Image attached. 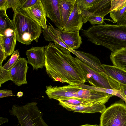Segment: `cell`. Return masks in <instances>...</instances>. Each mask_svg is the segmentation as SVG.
<instances>
[{
    "label": "cell",
    "mask_w": 126,
    "mask_h": 126,
    "mask_svg": "<svg viewBox=\"0 0 126 126\" xmlns=\"http://www.w3.org/2000/svg\"><path fill=\"white\" fill-rule=\"evenodd\" d=\"M19 52L18 50L14 51L11 57L3 66V68L6 70H10L19 58Z\"/></svg>",
    "instance_id": "obj_27"
},
{
    "label": "cell",
    "mask_w": 126,
    "mask_h": 126,
    "mask_svg": "<svg viewBox=\"0 0 126 126\" xmlns=\"http://www.w3.org/2000/svg\"><path fill=\"white\" fill-rule=\"evenodd\" d=\"M45 10L46 16L49 18L59 30L63 27L60 12V0H41Z\"/></svg>",
    "instance_id": "obj_9"
},
{
    "label": "cell",
    "mask_w": 126,
    "mask_h": 126,
    "mask_svg": "<svg viewBox=\"0 0 126 126\" xmlns=\"http://www.w3.org/2000/svg\"><path fill=\"white\" fill-rule=\"evenodd\" d=\"M101 66L107 76L117 81L126 84V71L113 66L102 64Z\"/></svg>",
    "instance_id": "obj_17"
},
{
    "label": "cell",
    "mask_w": 126,
    "mask_h": 126,
    "mask_svg": "<svg viewBox=\"0 0 126 126\" xmlns=\"http://www.w3.org/2000/svg\"><path fill=\"white\" fill-rule=\"evenodd\" d=\"M23 92L20 91L18 92L17 94L18 98L22 97L23 95Z\"/></svg>",
    "instance_id": "obj_39"
},
{
    "label": "cell",
    "mask_w": 126,
    "mask_h": 126,
    "mask_svg": "<svg viewBox=\"0 0 126 126\" xmlns=\"http://www.w3.org/2000/svg\"><path fill=\"white\" fill-rule=\"evenodd\" d=\"M111 0H99L88 11H82L83 24L88 21L92 16H98L103 17L110 12Z\"/></svg>",
    "instance_id": "obj_10"
},
{
    "label": "cell",
    "mask_w": 126,
    "mask_h": 126,
    "mask_svg": "<svg viewBox=\"0 0 126 126\" xmlns=\"http://www.w3.org/2000/svg\"><path fill=\"white\" fill-rule=\"evenodd\" d=\"M12 21L17 41L26 45L31 44L34 40L38 42L42 28L24 10L18 9L14 13Z\"/></svg>",
    "instance_id": "obj_3"
},
{
    "label": "cell",
    "mask_w": 126,
    "mask_h": 126,
    "mask_svg": "<svg viewBox=\"0 0 126 126\" xmlns=\"http://www.w3.org/2000/svg\"><path fill=\"white\" fill-rule=\"evenodd\" d=\"M23 10L31 18L39 24L43 30L47 28L46 13L41 0H38L33 6Z\"/></svg>",
    "instance_id": "obj_12"
},
{
    "label": "cell",
    "mask_w": 126,
    "mask_h": 126,
    "mask_svg": "<svg viewBox=\"0 0 126 126\" xmlns=\"http://www.w3.org/2000/svg\"><path fill=\"white\" fill-rule=\"evenodd\" d=\"M63 107L68 110L73 111L74 112L83 113L98 112L102 114L106 109L104 104H97L90 105L65 106Z\"/></svg>",
    "instance_id": "obj_16"
},
{
    "label": "cell",
    "mask_w": 126,
    "mask_h": 126,
    "mask_svg": "<svg viewBox=\"0 0 126 126\" xmlns=\"http://www.w3.org/2000/svg\"><path fill=\"white\" fill-rule=\"evenodd\" d=\"M47 26L49 30L59 37L71 49L75 50L80 47L82 41L79 31L69 32L59 30L50 24V25H47Z\"/></svg>",
    "instance_id": "obj_6"
},
{
    "label": "cell",
    "mask_w": 126,
    "mask_h": 126,
    "mask_svg": "<svg viewBox=\"0 0 126 126\" xmlns=\"http://www.w3.org/2000/svg\"><path fill=\"white\" fill-rule=\"evenodd\" d=\"M27 61L25 58L20 57L10 69L12 81L16 85L20 86L27 83Z\"/></svg>",
    "instance_id": "obj_8"
},
{
    "label": "cell",
    "mask_w": 126,
    "mask_h": 126,
    "mask_svg": "<svg viewBox=\"0 0 126 126\" xmlns=\"http://www.w3.org/2000/svg\"><path fill=\"white\" fill-rule=\"evenodd\" d=\"M116 24L126 26V12L120 21Z\"/></svg>",
    "instance_id": "obj_37"
},
{
    "label": "cell",
    "mask_w": 126,
    "mask_h": 126,
    "mask_svg": "<svg viewBox=\"0 0 126 126\" xmlns=\"http://www.w3.org/2000/svg\"><path fill=\"white\" fill-rule=\"evenodd\" d=\"M70 51L82 62L96 71L105 72L102 67L100 60L96 57L82 51L71 49Z\"/></svg>",
    "instance_id": "obj_14"
},
{
    "label": "cell",
    "mask_w": 126,
    "mask_h": 126,
    "mask_svg": "<svg viewBox=\"0 0 126 126\" xmlns=\"http://www.w3.org/2000/svg\"><path fill=\"white\" fill-rule=\"evenodd\" d=\"M8 118L1 117L0 118V125H1L3 123L8 122Z\"/></svg>",
    "instance_id": "obj_38"
},
{
    "label": "cell",
    "mask_w": 126,
    "mask_h": 126,
    "mask_svg": "<svg viewBox=\"0 0 126 126\" xmlns=\"http://www.w3.org/2000/svg\"><path fill=\"white\" fill-rule=\"evenodd\" d=\"M28 63L31 64L33 70L42 69L45 66V47H32L26 52Z\"/></svg>",
    "instance_id": "obj_11"
},
{
    "label": "cell",
    "mask_w": 126,
    "mask_h": 126,
    "mask_svg": "<svg viewBox=\"0 0 126 126\" xmlns=\"http://www.w3.org/2000/svg\"><path fill=\"white\" fill-rule=\"evenodd\" d=\"M99 0H76L78 7L82 11H88Z\"/></svg>",
    "instance_id": "obj_25"
},
{
    "label": "cell",
    "mask_w": 126,
    "mask_h": 126,
    "mask_svg": "<svg viewBox=\"0 0 126 126\" xmlns=\"http://www.w3.org/2000/svg\"><path fill=\"white\" fill-rule=\"evenodd\" d=\"M7 9L12 8L14 12H15L20 7L21 0H7Z\"/></svg>",
    "instance_id": "obj_31"
},
{
    "label": "cell",
    "mask_w": 126,
    "mask_h": 126,
    "mask_svg": "<svg viewBox=\"0 0 126 126\" xmlns=\"http://www.w3.org/2000/svg\"><path fill=\"white\" fill-rule=\"evenodd\" d=\"M83 24L82 11L78 7L76 1L72 13L63 30L69 32L79 31Z\"/></svg>",
    "instance_id": "obj_13"
},
{
    "label": "cell",
    "mask_w": 126,
    "mask_h": 126,
    "mask_svg": "<svg viewBox=\"0 0 126 126\" xmlns=\"http://www.w3.org/2000/svg\"><path fill=\"white\" fill-rule=\"evenodd\" d=\"M16 40V32L13 35L8 37L0 35V43L4 47L7 56L11 55L14 52Z\"/></svg>",
    "instance_id": "obj_20"
},
{
    "label": "cell",
    "mask_w": 126,
    "mask_h": 126,
    "mask_svg": "<svg viewBox=\"0 0 126 126\" xmlns=\"http://www.w3.org/2000/svg\"><path fill=\"white\" fill-rule=\"evenodd\" d=\"M38 0H21V4L19 9H24L30 7L36 2Z\"/></svg>",
    "instance_id": "obj_33"
},
{
    "label": "cell",
    "mask_w": 126,
    "mask_h": 126,
    "mask_svg": "<svg viewBox=\"0 0 126 126\" xmlns=\"http://www.w3.org/2000/svg\"><path fill=\"white\" fill-rule=\"evenodd\" d=\"M99 126H126V103L121 99L106 108Z\"/></svg>",
    "instance_id": "obj_5"
},
{
    "label": "cell",
    "mask_w": 126,
    "mask_h": 126,
    "mask_svg": "<svg viewBox=\"0 0 126 126\" xmlns=\"http://www.w3.org/2000/svg\"><path fill=\"white\" fill-rule=\"evenodd\" d=\"M105 19L104 17L98 16H91L88 19V21L92 25L97 24V25L103 24L104 23Z\"/></svg>",
    "instance_id": "obj_32"
},
{
    "label": "cell",
    "mask_w": 126,
    "mask_h": 126,
    "mask_svg": "<svg viewBox=\"0 0 126 126\" xmlns=\"http://www.w3.org/2000/svg\"><path fill=\"white\" fill-rule=\"evenodd\" d=\"M42 32L44 37L46 41H53L56 45L62 47L70 51L71 49L59 37L49 30L48 28L46 30H43Z\"/></svg>",
    "instance_id": "obj_21"
},
{
    "label": "cell",
    "mask_w": 126,
    "mask_h": 126,
    "mask_svg": "<svg viewBox=\"0 0 126 126\" xmlns=\"http://www.w3.org/2000/svg\"><path fill=\"white\" fill-rule=\"evenodd\" d=\"M70 52L52 42L45 46L46 71L53 81L80 85L87 80V71L77 57Z\"/></svg>",
    "instance_id": "obj_1"
},
{
    "label": "cell",
    "mask_w": 126,
    "mask_h": 126,
    "mask_svg": "<svg viewBox=\"0 0 126 126\" xmlns=\"http://www.w3.org/2000/svg\"><path fill=\"white\" fill-rule=\"evenodd\" d=\"M9 80L12 81L10 69L6 70L2 66H0V87L2 84Z\"/></svg>",
    "instance_id": "obj_29"
},
{
    "label": "cell",
    "mask_w": 126,
    "mask_h": 126,
    "mask_svg": "<svg viewBox=\"0 0 126 126\" xmlns=\"http://www.w3.org/2000/svg\"><path fill=\"white\" fill-rule=\"evenodd\" d=\"M126 6V0H111L110 12L121 10Z\"/></svg>",
    "instance_id": "obj_30"
},
{
    "label": "cell",
    "mask_w": 126,
    "mask_h": 126,
    "mask_svg": "<svg viewBox=\"0 0 126 126\" xmlns=\"http://www.w3.org/2000/svg\"><path fill=\"white\" fill-rule=\"evenodd\" d=\"M7 0H0V11H6L7 10Z\"/></svg>",
    "instance_id": "obj_36"
},
{
    "label": "cell",
    "mask_w": 126,
    "mask_h": 126,
    "mask_svg": "<svg viewBox=\"0 0 126 126\" xmlns=\"http://www.w3.org/2000/svg\"><path fill=\"white\" fill-rule=\"evenodd\" d=\"M126 12V6L122 9L116 11H111L110 17L113 20L114 23H117L121 20Z\"/></svg>",
    "instance_id": "obj_28"
},
{
    "label": "cell",
    "mask_w": 126,
    "mask_h": 126,
    "mask_svg": "<svg viewBox=\"0 0 126 126\" xmlns=\"http://www.w3.org/2000/svg\"><path fill=\"white\" fill-rule=\"evenodd\" d=\"M80 86L83 88L94 90L97 91L105 93L107 94L113 95L114 96L116 95L118 92V90L113 89H108L99 87L90 86L83 84Z\"/></svg>",
    "instance_id": "obj_26"
},
{
    "label": "cell",
    "mask_w": 126,
    "mask_h": 126,
    "mask_svg": "<svg viewBox=\"0 0 126 126\" xmlns=\"http://www.w3.org/2000/svg\"><path fill=\"white\" fill-rule=\"evenodd\" d=\"M109 83L112 89L120 90L126 99V84L121 83L107 76Z\"/></svg>",
    "instance_id": "obj_24"
},
{
    "label": "cell",
    "mask_w": 126,
    "mask_h": 126,
    "mask_svg": "<svg viewBox=\"0 0 126 126\" xmlns=\"http://www.w3.org/2000/svg\"><path fill=\"white\" fill-rule=\"evenodd\" d=\"M76 1V0H60L59 8L63 28L72 13Z\"/></svg>",
    "instance_id": "obj_19"
},
{
    "label": "cell",
    "mask_w": 126,
    "mask_h": 126,
    "mask_svg": "<svg viewBox=\"0 0 126 126\" xmlns=\"http://www.w3.org/2000/svg\"><path fill=\"white\" fill-rule=\"evenodd\" d=\"M15 28L12 20L7 16L6 11H0V34L2 35L7 30Z\"/></svg>",
    "instance_id": "obj_23"
},
{
    "label": "cell",
    "mask_w": 126,
    "mask_h": 126,
    "mask_svg": "<svg viewBox=\"0 0 126 126\" xmlns=\"http://www.w3.org/2000/svg\"><path fill=\"white\" fill-rule=\"evenodd\" d=\"M110 58L113 65L126 71V48H122L111 51Z\"/></svg>",
    "instance_id": "obj_18"
},
{
    "label": "cell",
    "mask_w": 126,
    "mask_h": 126,
    "mask_svg": "<svg viewBox=\"0 0 126 126\" xmlns=\"http://www.w3.org/2000/svg\"><path fill=\"white\" fill-rule=\"evenodd\" d=\"M79 61L83 67L91 75L92 77L99 85L100 88L112 89L109 83L107 75L105 72H97L79 59Z\"/></svg>",
    "instance_id": "obj_15"
},
{
    "label": "cell",
    "mask_w": 126,
    "mask_h": 126,
    "mask_svg": "<svg viewBox=\"0 0 126 126\" xmlns=\"http://www.w3.org/2000/svg\"><path fill=\"white\" fill-rule=\"evenodd\" d=\"M12 91L7 89L0 90V98H3L7 97L15 96Z\"/></svg>",
    "instance_id": "obj_35"
},
{
    "label": "cell",
    "mask_w": 126,
    "mask_h": 126,
    "mask_svg": "<svg viewBox=\"0 0 126 126\" xmlns=\"http://www.w3.org/2000/svg\"><path fill=\"white\" fill-rule=\"evenodd\" d=\"M58 101L59 104L63 107L65 106L90 105L96 104L87 100L75 98H68Z\"/></svg>",
    "instance_id": "obj_22"
},
{
    "label": "cell",
    "mask_w": 126,
    "mask_h": 126,
    "mask_svg": "<svg viewBox=\"0 0 126 126\" xmlns=\"http://www.w3.org/2000/svg\"><path fill=\"white\" fill-rule=\"evenodd\" d=\"M45 92L50 99L59 100L72 98L78 91L82 89L79 85H69L62 86H47Z\"/></svg>",
    "instance_id": "obj_7"
},
{
    "label": "cell",
    "mask_w": 126,
    "mask_h": 126,
    "mask_svg": "<svg viewBox=\"0 0 126 126\" xmlns=\"http://www.w3.org/2000/svg\"><path fill=\"white\" fill-rule=\"evenodd\" d=\"M79 126H99L97 124L92 125L89 124H86L81 125Z\"/></svg>",
    "instance_id": "obj_40"
},
{
    "label": "cell",
    "mask_w": 126,
    "mask_h": 126,
    "mask_svg": "<svg viewBox=\"0 0 126 126\" xmlns=\"http://www.w3.org/2000/svg\"><path fill=\"white\" fill-rule=\"evenodd\" d=\"M7 57L4 47L0 43V66H2L3 61L6 59Z\"/></svg>",
    "instance_id": "obj_34"
},
{
    "label": "cell",
    "mask_w": 126,
    "mask_h": 126,
    "mask_svg": "<svg viewBox=\"0 0 126 126\" xmlns=\"http://www.w3.org/2000/svg\"><path fill=\"white\" fill-rule=\"evenodd\" d=\"M82 33L88 40L96 45L104 47L113 51L126 48V26L104 24L82 30Z\"/></svg>",
    "instance_id": "obj_2"
},
{
    "label": "cell",
    "mask_w": 126,
    "mask_h": 126,
    "mask_svg": "<svg viewBox=\"0 0 126 126\" xmlns=\"http://www.w3.org/2000/svg\"><path fill=\"white\" fill-rule=\"evenodd\" d=\"M37 104L32 102L23 105H14L10 114L17 117L21 126H49L43 119Z\"/></svg>",
    "instance_id": "obj_4"
}]
</instances>
